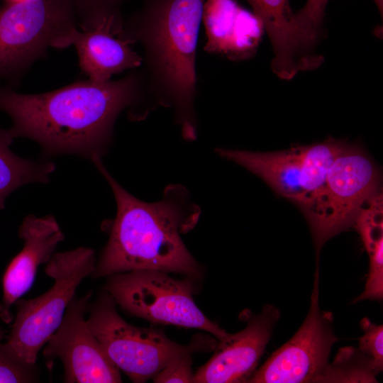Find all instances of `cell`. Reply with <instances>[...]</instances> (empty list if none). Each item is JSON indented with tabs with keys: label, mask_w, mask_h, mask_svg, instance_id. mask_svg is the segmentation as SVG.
Listing matches in <instances>:
<instances>
[{
	"label": "cell",
	"mask_w": 383,
	"mask_h": 383,
	"mask_svg": "<svg viewBox=\"0 0 383 383\" xmlns=\"http://www.w3.org/2000/svg\"><path fill=\"white\" fill-rule=\"evenodd\" d=\"M19 1V0H7V1Z\"/></svg>",
	"instance_id": "obj_27"
},
{
	"label": "cell",
	"mask_w": 383,
	"mask_h": 383,
	"mask_svg": "<svg viewBox=\"0 0 383 383\" xmlns=\"http://www.w3.org/2000/svg\"><path fill=\"white\" fill-rule=\"evenodd\" d=\"M104 290L128 313L150 322L203 330L218 340L228 333L199 309L194 285L176 279L167 272L140 270L110 275Z\"/></svg>",
	"instance_id": "obj_6"
},
{
	"label": "cell",
	"mask_w": 383,
	"mask_h": 383,
	"mask_svg": "<svg viewBox=\"0 0 383 383\" xmlns=\"http://www.w3.org/2000/svg\"><path fill=\"white\" fill-rule=\"evenodd\" d=\"M91 297L88 292L74 296L63 318L43 350L48 367L58 358L67 383H118L121 371L89 328L85 313Z\"/></svg>",
	"instance_id": "obj_12"
},
{
	"label": "cell",
	"mask_w": 383,
	"mask_h": 383,
	"mask_svg": "<svg viewBox=\"0 0 383 383\" xmlns=\"http://www.w3.org/2000/svg\"><path fill=\"white\" fill-rule=\"evenodd\" d=\"M116 306L104 291L89 304L87 321L111 361L133 382L152 379L172 360L199 346L179 345L162 331L134 326L119 315Z\"/></svg>",
	"instance_id": "obj_7"
},
{
	"label": "cell",
	"mask_w": 383,
	"mask_h": 383,
	"mask_svg": "<svg viewBox=\"0 0 383 383\" xmlns=\"http://www.w3.org/2000/svg\"><path fill=\"white\" fill-rule=\"evenodd\" d=\"M368 256L383 243V198L382 191L360 208L353 223Z\"/></svg>",
	"instance_id": "obj_19"
},
{
	"label": "cell",
	"mask_w": 383,
	"mask_h": 383,
	"mask_svg": "<svg viewBox=\"0 0 383 383\" xmlns=\"http://www.w3.org/2000/svg\"><path fill=\"white\" fill-rule=\"evenodd\" d=\"M9 129L0 127V210L6 198L19 187L32 183H48L55 170L49 160L26 159L10 148L13 140Z\"/></svg>",
	"instance_id": "obj_17"
},
{
	"label": "cell",
	"mask_w": 383,
	"mask_h": 383,
	"mask_svg": "<svg viewBox=\"0 0 383 383\" xmlns=\"http://www.w3.org/2000/svg\"><path fill=\"white\" fill-rule=\"evenodd\" d=\"M91 161L109 183L116 203L108 242L91 277L96 279L129 271L156 270L196 277L201 267L181 234L196 224L199 209L186 189L169 186L160 201L144 202L116 181L101 157Z\"/></svg>",
	"instance_id": "obj_2"
},
{
	"label": "cell",
	"mask_w": 383,
	"mask_h": 383,
	"mask_svg": "<svg viewBox=\"0 0 383 383\" xmlns=\"http://www.w3.org/2000/svg\"><path fill=\"white\" fill-rule=\"evenodd\" d=\"M205 0H147L131 31L145 45L154 84L172 105L186 139H194L196 53Z\"/></svg>",
	"instance_id": "obj_3"
},
{
	"label": "cell",
	"mask_w": 383,
	"mask_h": 383,
	"mask_svg": "<svg viewBox=\"0 0 383 383\" xmlns=\"http://www.w3.org/2000/svg\"><path fill=\"white\" fill-rule=\"evenodd\" d=\"M126 0H74L77 12L105 7L119 6Z\"/></svg>",
	"instance_id": "obj_25"
},
{
	"label": "cell",
	"mask_w": 383,
	"mask_h": 383,
	"mask_svg": "<svg viewBox=\"0 0 383 383\" xmlns=\"http://www.w3.org/2000/svg\"><path fill=\"white\" fill-rule=\"evenodd\" d=\"M329 0H307L295 13L297 25L308 44L312 46L321 32L326 6Z\"/></svg>",
	"instance_id": "obj_21"
},
{
	"label": "cell",
	"mask_w": 383,
	"mask_h": 383,
	"mask_svg": "<svg viewBox=\"0 0 383 383\" xmlns=\"http://www.w3.org/2000/svg\"><path fill=\"white\" fill-rule=\"evenodd\" d=\"M135 75L118 80L77 81L40 94L0 89V111L12 121L13 138L34 140L45 157L73 155L102 157L111 141L119 114L139 99Z\"/></svg>",
	"instance_id": "obj_1"
},
{
	"label": "cell",
	"mask_w": 383,
	"mask_h": 383,
	"mask_svg": "<svg viewBox=\"0 0 383 383\" xmlns=\"http://www.w3.org/2000/svg\"><path fill=\"white\" fill-rule=\"evenodd\" d=\"M374 1V3L376 4L379 11V13L381 14V16H382V13H383V0H373Z\"/></svg>",
	"instance_id": "obj_26"
},
{
	"label": "cell",
	"mask_w": 383,
	"mask_h": 383,
	"mask_svg": "<svg viewBox=\"0 0 383 383\" xmlns=\"http://www.w3.org/2000/svg\"><path fill=\"white\" fill-rule=\"evenodd\" d=\"M4 331L0 326V383H29L39 381L36 364L21 358L12 347L3 342Z\"/></svg>",
	"instance_id": "obj_20"
},
{
	"label": "cell",
	"mask_w": 383,
	"mask_h": 383,
	"mask_svg": "<svg viewBox=\"0 0 383 383\" xmlns=\"http://www.w3.org/2000/svg\"><path fill=\"white\" fill-rule=\"evenodd\" d=\"M369 258L365 290L353 299V303L365 300L382 301L383 299V243L369 255Z\"/></svg>",
	"instance_id": "obj_23"
},
{
	"label": "cell",
	"mask_w": 383,
	"mask_h": 383,
	"mask_svg": "<svg viewBox=\"0 0 383 383\" xmlns=\"http://www.w3.org/2000/svg\"><path fill=\"white\" fill-rule=\"evenodd\" d=\"M280 317V311L272 304L265 305L255 314L243 311L240 318L245 321V327L218 340L211 357L194 374V382H247L255 372Z\"/></svg>",
	"instance_id": "obj_13"
},
{
	"label": "cell",
	"mask_w": 383,
	"mask_h": 383,
	"mask_svg": "<svg viewBox=\"0 0 383 383\" xmlns=\"http://www.w3.org/2000/svg\"><path fill=\"white\" fill-rule=\"evenodd\" d=\"M74 0H19L0 8V75L26 70L72 28Z\"/></svg>",
	"instance_id": "obj_9"
},
{
	"label": "cell",
	"mask_w": 383,
	"mask_h": 383,
	"mask_svg": "<svg viewBox=\"0 0 383 383\" xmlns=\"http://www.w3.org/2000/svg\"><path fill=\"white\" fill-rule=\"evenodd\" d=\"M377 375L368 357L358 348L345 346L338 350L316 382H377Z\"/></svg>",
	"instance_id": "obj_18"
},
{
	"label": "cell",
	"mask_w": 383,
	"mask_h": 383,
	"mask_svg": "<svg viewBox=\"0 0 383 383\" xmlns=\"http://www.w3.org/2000/svg\"><path fill=\"white\" fill-rule=\"evenodd\" d=\"M262 21L271 42L274 57L272 72L280 79L290 80L299 72L311 70L323 61L311 52L292 12L289 0H245Z\"/></svg>",
	"instance_id": "obj_15"
},
{
	"label": "cell",
	"mask_w": 383,
	"mask_h": 383,
	"mask_svg": "<svg viewBox=\"0 0 383 383\" xmlns=\"http://www.w3.org/2000/svg\"><path fill=\"white\" fill-rule=\"evenodd\" d=\"M319 272L316 267L307 315L294 335L274 351L251 376L250 383L316 382L326 368L338 338L331 312L319 306Z\"/></svg>",
	"instance_id": "obj_10"
},
{
	"label": "cell",
	"mask_w": 383,
	"mask_h": 383,
	"mask_svg": "<svg viewBox=\"0 0 383 383\" xmlns=\"http://www.w3.org/2000/svg\"><path fill=\"white\" fill-rule=\"evenodd\" d=\"M192 353H186L172 360L152 378L153 381L156 383L194 382Z\"/></svg>",
	"instance_id": "obj_24"
},
{
	"label": "cell",
	"mask_w": 383,
	"mask_h": 383,
	"mask_svg": "<svg viewBox=\"0 0 383 383\" xmlns=\"http://www.w3.org/2000/svg\"><path fill=\"white\" fill-rule=\"evenodd\" d=\"M77 16L81 30L72 28L55 48L74 46L79 66L89 79L109 81L113 74L141 65L143 59L132 46L137 39L125 27L119 6L91 9Z\"/></svg>",
	"instance_id": "obj_11"
},
{
	"label": "cell",
	"mask_w": 383,
	"mask_h": 383,
	"mask_svg": "<svg viewBox=\"0 0 383 383\" xmlns=\"http://www.w3.org/2000/svg\"><path fill=\"white\" fill-rule=\"evenodd\" d=\"M96 263L95 251L86 247L52 255L45 268L54 280L52 286L35 298L15 303L16 314L6 342L21 358L36 364L40 350L59 327L77 288L91 275Z\"/></svg>",
	"instance_id": "obj_4"
},
{
	"label": "cell",
	"mask_w": 383,
	"mask_h": 383,
	"mask_svg": "<svg viewBox=\"0 0 383 383\" xmlns=\"http://www.w3.org/2000/svg\"><path fill=\"white\" fill-rule=\"evenodd\" d=\"M377 165L364 149L348 143L330 166L314 211L307 221L318 265L331 238L353 226L363 204L381 189Z\"/></svg>",
	"instance_id": "obj_8"
},
{
	"label": "cell",
	"mask_w": 383,
	"mask_h": 383,
	"mask_svg": "<svg viewBox=\"0 0 383 383\" xmlns=\"http://www.w3.org/2000/svg\"><path fill=\"white\" fill-rule=\"evenodd\" d=\"M23 247L8 265L3 277V296L0 318L10 323L13 318L11 308L32 287L38 268L46 264L55 252L65 235L52 215L26 216L18 228Z\"/></svg>",
	"instance_id": "obj_14"
},
{
	"label": "cell",
	"mask_w": 383,
	"mask_h": 383,
	"mask_svg": "<svg viewBox=\"0 0 383 383\" xmlns=\"http://www.w3.org/2000/svg\"><path fill=\"white\" fill-rule=\"evenodd\" d=\"M363 331L359 338L358 349L368 357L377 374L383 370V326L377 325L367 317L360 322Z\"/></svg>",
	"instance_id": "obj_22"
},
{
	"label": "cell",
	"mask_w": 383,
	"mask_h": 383,
	"mask_svg": "<svg viewBox=\"0 0 383 383\" xmlns=\"http://www.w3.org/2000/svg\"><path fill=\"white\" fill-rule=\"evenodd\" d=\"M348 143L329 137L320 143L279 151L218 148L216 152L248 169L295 204L307 221L314 211L330 166Z\"/></svg>",
	"instance_id": "obj_5"
},
{
	"label": "cell",
	"mask_w": 383,
	"mask_h": 383,
	"mask_svg": "<svg viewBox=\"0 0 383 383\" xmlns=\"http://www.w3.org/2000/svg\"><path fill=\"white\" fill-rule=\"evenodd\" d=\"M202 22L206 35L205 50L231 60L253 56L265 31L260 18L235 0H205Z\"/></svg>",
	"instance_id": "obj_16"
}]
</instances>
